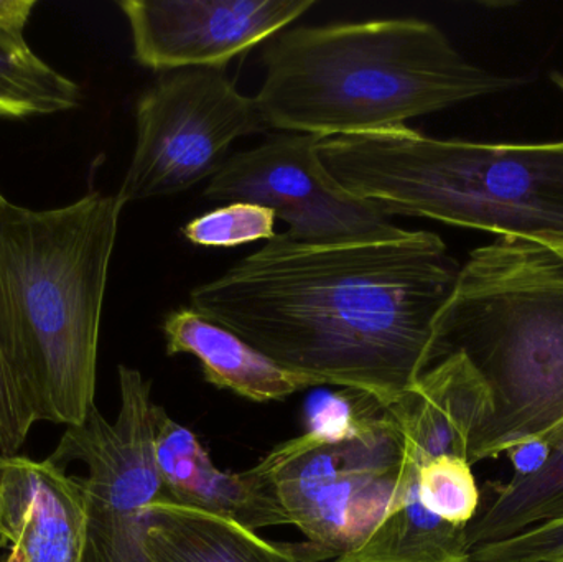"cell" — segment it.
I'll return each mask as SVG.
<instances>
[{"label":"cell","mask_w":563,"mask_h":562,"mask_svg":"<svg viewBox=\"0 0 563 562\" xmlns=\"http://www.w3.org/2000/svg\"><path fill=\"white\" fill-rule=\"evenodd\" d=\"M139 65L224 69L284 32L314 0H121Z\"/></svg>","instance_id":"cell-10"},{"label":"cell","mask_w":563,"mask_h":562,"mask_svg":"<svg viewBox=\"0 0 563 562\" xmlns=\"http://www.w3.org/2000/svg\"><path fill=\"white\" fill-rule=\"evenodd\" d=\"M417 474L407 475L396 502L369 537L331 562H468L466 528L430 514Z\"/></svg>","instance_id":"cell-16"},{"label":"cell","mask_w":563,"mask_h":562,"mask_svg":"<svg viewBox=\"0 0 563 562\" xmlns=\"http://www.w3.org/2000/svg\"><path fill=\"white\" fill-rule=\"evenodd\" d=\"M552 81H554V85L558 86L561 91H563V75L562 73L554 71L551 75Z\"/></svg>","instance_id":"cell-26"},{"label":"cell","mask_w":563,"mask_h":562,"mask_svg":"<svg viewBox=\"0 0 563 562\" xmlns=\"http://www.w3.org/2000/svg\"><path fill=\"white\" fill-rule=\"evenodd\" d=\"M118 418L92 408L81 426L66 428L49 461L66 469L81 462L88 507L85 562H147L144 541L152 507L165 494L155 454V405L151 382L119 365Z\"/></svg>","instance_id":"cell-8"},{"label":"cell","mask_w":563,"mask_h":562,"mask_svg":"<svg viewBox=\"0 0 563 562\" xmlns=\"http://www.w3.org/2000/svg\"><path fill=\"white\" fill-rule=\"evenodd\" d=\"M396 422L406 461L419 471L437 458L465 459L493 412L492 393L475 366L453 353L383 408Z\"/></svg>","instance_id":"cell-12"},{"label":"cell","mask_w":563,"mask_h":562,"mask_svg":"<svg viewBox=\"0 0 563 562\" xmlns=\"http://www.w3.org/2000/svg\"><path fill=\"white\" fill-rule=\"evenodd\" d=\"M551 451V445L542 441H534L518 445V448L511 449L506 454H508L509 461L515 465L516 475L521 477V475H529L541 469L545 461H548Z\"/></svg>","instance_id":"cell-23"},{"label":"cell","mask_w":563,"mask_h":562,"mask_svg":"<svg viewBox=\"0 0 563 562\" xmlns=\"http://www.w3.org/2000/svg\"><path fill=\"white\" fill-rule=\"evenodd\" d=\"M147 562H310L236 521L162 498L144 541Z\"/></svg>","instance_id":"cell-15"},{"label":"cell","mask_w":563,"mask_h":562,"mask_svg":"<svg viewBox=\"0 0 563 562\" xmlns=\"http://www.w3.org/2000/svg\"><path fill=\"white\" fill-rule=\"evenodd\" d=\"M155 454L168 500L236 521L244 528L290 525L267 475L257 467L221 472L197 436L155 408Z\"/></svg>","instance_id":"cell-13"},{"label":"cell","mask_w":563,"mask_h":562,"mask_svg":"<svg viewBox=\"0 0 563 562\" xmlns=\"http://www.w3.org/2000/svg\"><path fill=\"white\" fill-rule=\"evenodd\" d=\"M263 65L254 99L269 131L320 139L404 128L519 85L468 62L420 19L295 26L271 38Z\"/></svg>","instance_id":"cell-3"},{"label":"cell","mask_w":563,"mask_h":562,"mask_svg":"<svg viewBox=\"0 0 563 562\" xmlns=\"http://www.w3.org/2000/svg\"><path fill=\"white\" fill-rule=\"evenodd\" d=\"M420 504L455 527H468L476 517L479 492L472 464L465 459L437 458L419 469Z\"/></svg>","instance_id":"cell-19"},{"label":"cell","mask_w":563,"mask_h":562,"mask_svg":"<svg viewBox=\"0 0 563 562\" xmlns=\"http://www.w3.org/2000/svg\"><path fill=\"white\" fill-rule=\"evenodd\" d=\"M468 562H563V520L470 550Z\"/></svg>","instance_id":"cell-21"},{"label":"cell","mask_w":563,"mask_h":562,"mask_svg":"<svg viewBox=\"0 0 563 562\" xmlns=\"http://www.w3.org/2000/svg\"><path fill=\"white\" fill-rule=\"evenodd\" d=\"M563 520V439L529 475H515L495 500L466 527V547L506 540L529 528Z\"/></svg>","instance_id":"cell-17"},{"label":"cell","mask_w":563,"mask_h":562,"mask_svg":"<svg viewBox=\"0 0 563 562\" xmlns=\"http://www.w3.org/2000/svg\"><path fill=\"white\" fill-rule=\"evenodd\" d=\"M35 5V0H0V29L25 36L23 33Z\"/></svg>","instance_id":"cell-24"},{"label":"cell","mask_w":563,"mask_h":562,"mask_svg":"<svg viewBox=\"0 0 563 562\" xmlns=\"http://www.w3.org/2000/svg\"><path fill=\"white\" fill-rule=\"evenodd\" d=\"M538 241L544 243L545 246L552 247V250L558 251L561 256H563V236H544L538 238Z\"/></svg>","instance_id":"cell-25"},{"label":"cell","mask_w":563,"mask_h":562,"mask_svg":"<svg viewBox=\"0 0 563 562\" xmlns=\"http://www.w3.org/2000/svg\"><path fill=\"white\" fill-rule=\"evenodd\" d=\"M276 214L260 205L234 201L188 221L181 233L205 247H236L276 236Z\"/></svg>","instance_id":"cell-20"},{"label":"cell","mask_w":563,"mask_h":562,"mask_svg":"<svg viewBox=\"0 0 563 562\" xmlns=\"http://www.w3.org/2000/svg\"><path fill=\"white\" fill-rule=\"evenodd\" d=\"M459 271L430 231L334 246L282 233L195 287L190 307L287 372L386 408L439 363Z\"/></svg>","instance_id":"cell-1"},{"label":"cell","mask_w":563,"mask_h":562,"mask_svg":"<svg viewBox=\"0 0 563 562\" xmlns=\"http://www.w3.org/2000/svg\"><path fill=\"white\" fill-rule=\"evenodd\" d=\"M321 141L282 132L230 155L203 197L269 208L287 224L288 240L310 246L366 243L402 233L383 208L351 194L330 174L320 158Z\"/></svg>","instance_id":"cell-9"},{"label":"cell","mask_w":563,"mask_h":562,"mask_svg":"<svg viewBox=\"0 0 563 562\" xmlns=\"http://www.w3.org/2000/svg\"><path fill=\"white\" fill-rule=\"evenodd\" d=\"M320 158L347 191L390 217L498 236H563V141H445L404 125L323 139Z\"/></svg>","instance_id":"cell-5"},{"label":"cell","mask_w":563,"mask_h":562,"mask_svg":"<svg viewBox=\"0 0 563 562\" xmlns=\"http://www.w3.org/2000/svg\"><path fill=\"white\" fill-rule=\"evenodd\" d=\"M121 198L0 210V345L36 421L81 426L95 405L99 330Z\"/></svg>","instance_id":"cell-2"},{"label":"cell","mask_w":563,"mask_h":562,"mask_svg":"<svg viewBox=\"0 0 563 562\" xmlns=\"http://www.w3.org/2000/svg\"><path fill=\"white\" fill-rule=\"evenodd\" d=\"M162 330L168 355H194L201 363L208 383L253 401H279L301 389L320 386L314 379L282 368L194 307H178L168 312Z\"/></svg>","instance_id":"cell-14"},{"label":"cell","mask_w":563,"mask_h":562,"mask_svg":"<svg viewBox=\"0 0 563 562\" xmlns=\"http://www.w3.org/2000/svg\"><path fill=\"white\" fill-rule=\"evenodd\" d=\"M290 525L323 558L360 547L386 517L410 472L402 436L387 416L354 418L334 434L310 431L256 465Z\"/></svg>","instance_id":"cell-6"},{"label":"cell","mask_w":563,"mask_h":562,"mask_svg":"<svg viewBox=\"0 0 563 562\" xmlns=\"http://www.w3.org/2000/svg\"><path fill=\"white\" fill-rule=\"evenodd\" d=\"M439 362L462 353L493 412L470 449L486 461L563 439V256L531 238L499 236L470 253L437 326Z\"/></svg>","instance_id":"cell-4"},{"label":"cell","mask_w":563,"mask_h":562,"mask_svg":"<svg viewBox=\"0 0 563 562\" xmlns=\"http://www.w3.org/2000/svg\"><path fill=\"white\" fill-rule=\"evenodd\" d=\"M86 544L79 477L49 459L0 454V548L22 562H85Z\"/></svg>","instance_id":"cell-11"},{"label":"cell","mask_w":563,"mask_h":562,"mask_svg":"<svg viewBox=\"0 0 563 562\" xmlns=\"http://www.w3.org/2000/svg\"><path fill=\"white\" fill-rule=\"evenodd\" d=\"M81 102V88L43 62L25 36L0 29V118L71 111Z\"/></svg>","instance_id":"cell-18"},{"label":"cell","mask_w":563,"mask_h":562,"mask_svg":"<svg viewBox=\"0 0 563 562\" xmlns=\"http://www.w3.org/2000/svg\"><path fill=\"white\" fill-rule=\"evenodd\" d=\"M266 131L256 99L224 69L164 73L135 104V148L118 197L128 205L190 190L223 168L234 141Z\"/></svg>","instance_id":"cell-7"},{"label":"cell","mask_w":563,"mask_h":562,"mask_svg":"<svg viewBox=\"0 0 563 562\" xmlns=\"http://www.w3.org/2000/svg\"><path fill=\"white\" fill-rule=\"evenodd\" d=\"M5 201V197L0 194V210ZM36 422L0 345V454L15 455L25 444Z\"/></svg>","instance_id":"cell-22"},{"label":"cell","mask_w":563,"mask_h":562,"mask_svg":"<svg viewBox=\"0 0 563 562\" xmlns=\"http://www.w3.org/2000/svg\"><path fill=\"white\" fill-rule=\"evenodd\" d=\"M5 562H22V561L19 560V557H16V554L9 553V558H7Z\"/></svg>","instance_id":"cell-27"}]
</instances>
